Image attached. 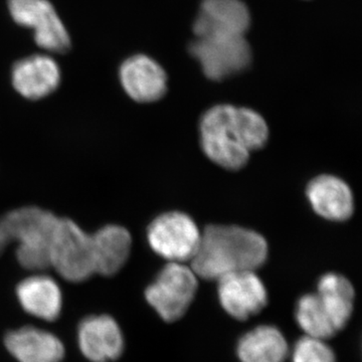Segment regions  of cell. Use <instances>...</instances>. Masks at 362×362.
<instances>
[{"mask_svg": "<svg viewBox=\"0 0 362 362\" xmlns=\"http://www.w3.org/2000/svg\"><path fill=\"white\" fill-rule=\"evenodd\" d=\"M268 256V245L259 233L235 226H209L201 235L192 259L197 277L218 281L230 274L256 271Z\"/></svg>", "mask_w": 362, "mask_h": 362, "instance_id": "1", "label": "cell"}, {"mask_svg": "<svg viewBox=\"0 0 362 362\" xmlns=\"http://www.w3.org/2000/svg\"><path fill=\"white\" fill-rule=\"evenodd\" d=\"M59 218L35 206L21 207L0 218L8 242L18 243L16 258L23 268L44 271L51 267V246Z\"/></svg>", "mask_w": 362, "mask_h": 362, "instance_id": "2", "label": "cell"}, {"mask_svg": "<svg viewBox=\"0 0 362 362\" xmlns=\"http://www.w3.org/2000/svg\"><path fill=\"white\" fill-rule=\"evenodd\" d=\"M202 147L214 163L239 170L247 163L249 151L240 135L239 108L218 105L209 109L201 121Z\"/></svg>", "mask_w": 362, "mask_h": 362, "instance_id": "3", "label": "cell"}, {"mask_svg": "<svg viewBox=\"0 0 362 362\" xmlns=\"http://www.w3.org/2000/svg\"><path fill=\"white\" fill-rule=\"evenodd\" d=\"M51 267L69 282H84L94 274L92 235L69 218H59L52 240Z\"/></svg>", "mask_w": 362, "mask_h": 362, "instance_id": "4", "label": "cell"}, {"mask_svg": "<svg viewBox=\"0 0 362 362\" xmlns=\"http://www.w3.org/2000/svg\"><path fill=\"white\" fill-rule=\"evenodd\" d=\"M197 291V276L181 263H169L145 292L147 302L166 322L185 315Z\"/></svg>", "mask_w": 362, "mask_h": 362, "instance_id": "5", "label": "cell"}, {"mask_svg": "<svg viewBox=\"0 0 362 362\" xmlns=\"http://www.w3.org/2000/svg\"><path fill=\"white\" fill-rule=\"evenodd\" d=\"M201 235L187 214L173 211L162 214L150 223L147 238L150 247L169 263L192 261Z\"/></svg>", "mask_w": 362, "mask_h": 362, "instance_id": "6", "label": "cell"}, {"mask_svg": "<svg viewBox=\"0 0 362 362\" xmlns=\"http://www.w3.org/2000/svg\"><path fill=\"white\" fill-rule=\"evenodd\" d=\"M207 78L221 81L240 73L251 64L252 51L243 37H197L189 47Z\"/></svg>", "mask_w": 362, "mask_h": 362, "instance_id": "7", "label": "cell"}, {"mask_svg": "<svg viewBox=\"0 0 362 362\" xmlns=\"http://www.w3.org/2000/svg\"><path fill=\"white\" fill-rule=\"evenodd\" d=\"M8 6L18 25L35 30V42L40 47L54 52L70 49L68 32L47 0H9Z\"/></svg>", "mask_w": 362, "mask_h": 362, "instance_id": "8", "label": "cell"}, {"mask_svg": "<svg viewBox=\"0 0 362 362\" xmlns=\"http://www.w3.org/2000/svg\"><path fill=\"white\" fill-rule=\"evenodd\" d=\"M216 282L221 306L233 318L247 320L265 308L268 294L255 271L237 272Z\"/></svg>", "mask_w": 362, "mask_h": 362, "instance_id": "9", "label": "cell"}, {"mask_svg": "<svg viewBox=\"0 0 362 362\" xmlns=\"http://www.w3.org/2000/svg\"><path fill=\"white\" fill-rule=\"evenodd\" d=\"M250 25L249 9L240 0H204L194 32L197 37H243Z\"/></svg>", "mask_w": 362, "mask_h": 362, "instance_id": "10", "label": "cell"}, {"mask_svg": "<svg viewBox=\"0 0 362 362\" xmlns=\"http://www.w3.org/2000/svg\"><path fill=\"white\" fill-rule=\"evenodd\" d=\"M78 342L82 354L92 362L116 361L123 354L122 331L111 316L85 318L78 325Z\"/></svg>", "mask_w": 362, "mask_h": 362, "instance_id": "11", "label": "cell"}, {"mask_svg": "<svg viewBox=\"0 0 362 362\" xmlns=\"http://www.w3.org/2000/svg\"><path fill=\"white\" fill-rule=\"evenodd\" d=\"M120 78L126 93L139 103L160 100L168 90L165 71L156 61L143 54L124 62Z\"/></svg>", "mask_w": 362, "mask_h": 362, "instance_id": "12", "label": "cell"}, {"mask_svg": "<svg viewBox=\"0 0 362 362\" xmlns=\"http://www.w3.org/2000/svg\"><path fill=\"white\" fill-rule=\"evenodd\" d=\"M61 71L54 59L47 56L30 57L16 63L13 70L14 89L30 100L42 99L56 90Z\"/></svg>", "mask_w": 362, "mask_h": 362, "instance_id": "13", "label": "cell"}, {"mask_svg": "<svg viewBox=\"0 0 362 362\" xmlns=\"http://www.w3.org/2000/svg\"><path fill=\"white\" fill-rule=\"evenodd\" d=\"M6 346L18 362H61L65 356V347L59 337L33 326L9 332Z\"/></svg>", "mask_w": 362, "mask_h": 362, "instance_id": "14", "label": "cell"}, {"mask_svg": "<svg viewBox=\"0 0 362 362\" xmlns=\"http://www.w3.org/2000/svg\"><path fill=\"white\" fill-rule=\"evenodd\" d=\"M312 207L326 220L343 221L354 214V195L349 185L332 175L314 178L307 187Z\"/></svg>", "mask_w": 362, "mask_h": 362, "instance_id": "15", "label": "cell"}, {"mask_svg": "<svg viewBox=\"0 0 362 362\" xmlns=\"http://www.w3.org/2000/svg\"><path fill=\"white\" fill-rule=\"evenodd\" d=\"M16 295L23 310L45 321H54L63 307V295L54 279L35 275L21 281Z\"/></svg>", "mask_w": 362, "mask_h": 362, "instance_id": "16", "label": "cell"}, {"mask_svg": "<svg viewBox=\"0 0 362 362\" xmlns=\"http://www.w3.org/2000/svg\"><path fill=\"white\" fill-rule=\"evenodd\" d=\"M90 235L96 274L106 277L115 275L129 259L130 233L123 226L109 225Z\"/></svg>", "mask_w": 362, "mask_h": 362, "instance_id": "17", "label": "cell"}, {"mask_svg": "<svg viewBox=\"0 0 362 362\" xmlns=\"http://www.w3.org/2000/svg\"><path fill=\"white\" fill-rule=\"evenodd\" d=\"M238 356L242 362H285L287 341L274 326H259L240 340Z\"/></svg>", "mask_w": 362, "mask_h": 362, "instance_id": "18", "label": "cell"}, {"mask_svg": "<svg viewBox=\"0 0 362 362\" xmlns=\"http://www.w3.org/2000/svg\"><path fill=\"white\" fill-rule=\"evenodd\" d=\"M316 295L337 331L342 330L354 311L356 294L351 283L338 274H326L319 281Z\"/></svg>", "mask_w": 362, "mask_h": 362, "instance_id": "19", "label": "cell"}, {"mask_svg": "<svg viewBox=\"0 0 362 362\" xmlns=\"http://www.w3.org/2000/svg\"><path fill=\"white\" fill-rule=\"evenodd\" d=\"M296 319L306 337L327 340L338 332L316 294H307L299 300Z\"/></svg>", "mask_w": 362, "mask_h": 362, "instance_id": "20", "label": "cell"}, {"mask_svg": "<svg viewBox=\"0 0 362 362\" xmlns=\"http://www.w3.org/2000/svg\"><path fill=\"white\" fill-rule=\"evenodd\" d=\"M293 362H335V356L325 340L305 335L295 345Z\"/></svg>", "mask_w": 362, "mask_h": 362, "instance_id": "21", "label": "cell"}, {"mask_svg": "<svg viewBox=\"0 0 362 362\" xmlns=\"http://www.w3.org/2000/svg\"><path fill=\"white\" fill-rule=\"evenodd\" d=\"M9 244L8 239H7L6 233L2 230L1 226H0V256H1L2 252H4L7 245Z\"/></svg>", "mask_w": 362, "mask_h": 362, "instance_id": "22", "label": "cell"}]
</instances>
